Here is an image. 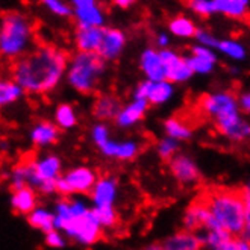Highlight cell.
<instances>
[{
  "label": "cell",
  "instance_id": "1",
  "mask_svg": "<svg viewBox=\"0 0 250 250\" xmlns=\"http://www.w3.org/2000/svg\"><path fill=\"white\" fill-rule=\"evenodd\" d=\"M68 53L52 44H41L9 61V71L26 93L42 94L56 86L67 68Z\"/></svg>",
  "mask_w": 250,
  "mask_h": 250
},
{
  "label": "cell",
  "instance_id": "2",
  "mask_svg": "<svg viewBox=\"0 0 250 250\" xmlns=\"http://www.w3.org/2000/svg\"><path fill=\"white\" fill-rule=\"evenodd\" d=\"M217 223L233 237H241L246 225L247 196L244 188L208 187L202 191Z\"/></svg>",
  "mask_w": 250,
  "mask_h": 250
},
{
  "label": "cell",
  "instance_id": "3",
  "mask_svg": "<svg viewBox=\"0 0 250 250\" xmlns=\"http://www.w3.org/2000/svg\"><path fill=\"white\" fill-rule=\"evenodd\" d=\"M32 35V27L20 12H3L2 34H0V47L2 53L9 61L17 60L26 53V47Z\"/></svg>",
  "mask_w": 250,
  "mask_h": 250
},
{
  "label": "cell",
  "instance_id": "4",
  "mask_svg": "<svg viewBox=\"0 0 250 250\" xmlns=\"http://www.w3.org/2000/svg\"><path fill=\"white\" fill-rule=\"evenodd\" d=\"M104 70L105 58L99 52H79L71 61L68 81L79 93L93 94Z\"/></svg>",
  "mask_w": 250,
  "mask_h": 250
},
{
  "label": "cell",
  "instance_id": "5",
  "mask_svg": "<svg viewBox=\"0 0 250 250\" xmlns=\"http://www.w3.org/2000/svg\"><path fill=\"white\" fill-rule=\"evenodd\" d=\"M100 222L97 220L94 211H85L81 215L71 217L62 225V229L71 235L73 238L83 244H93L102 238Z\"/></svg>",
  "mask_w": 250,
  "mask_h": 250
},
{
  "label": "cell",
  "instance_id": "6",
  "mask_svg": "<svg viewBox=\"0 0 250 250\" xmlns=\"http://www.w3.org/2000/svg\"><path fill=\"white\" fill-rule=\"evenodd\" d=\"M196 111L199 115L203 119H208V117H214L230 111V109H237V100L232 93H218V94H203L199 97L197 104H196Z\"/></svg>",
  "mask_w": 250,
  "mask_h": 250
},
{
  "label": "cell",
  "instance_id": "7",
  "mask_svg": "<svg viewBox=\"0 0 250 250\" xmlns=\"http://www.w3.org/2000/svg\"><path fill=\"white\" fill-rule=\"evenodd\" d=\"M161 58H163L166 71H167V81L170 82H184L191 75H193V68L188 64V60L178 56L176 53L170 50L161 52Z\"/></svg>",
  "mask_w": 250,
  "mask_h": 250
},
{
  "label": "cell",
  "instance_id": "8",
  "mask_svg": "<svg viewBox=\"0 0 250 250\" xmlns=\"http://www.w3.org/2000/svg\"><path fill=\"white\" fill-rule=\"evenodd\" d=\"M104 32L105 29L102 26L79 23L76 27V44L79 52H97Z\"/></svg>",
  "mask_w": 250,
  "mask_h": 250
},
{
  "label": "cell",
  "instance_id": "9",
  "mask_svg": "<svg viewBox=\"0 0 250 250\" xmlns=\"http://www.w3.org/2000/svg\"><path fill=\"white\" fill-rule=\"evenodd\" d=\"M125 46V35L117 31V29H105L104 38H102L99 53L105 58V60H114V58L122 52Z\"/></svg>",
  "mask_w": 250,
  "mask_h": 250
},
{
  "label": "cell",
  "instance_id": "10",
  "mask_svg": "<svg viewBox=\"0 0 250 250\" xmlns=\"http://www.w3.org/2000/svg\"><path fill=\"white\" fill-rule=\"evenodd\" d=\"M120 112H122V104L114 96H99L93 105V114L99 120L117 119Z\"/></svg>",
  "mask_w": 250,
  "mask_h": 250
},
{
  "label": "cell",
  "instance_id": "11",
  "mask_svg": "<svg viewBox=\"0 0 250 250\" xmlns=\"http://www.w3.org/2000/svg\"><path fill=\"white\" fill-rule=\"evenodd\" d=\"M141 67L152 81L167 79V71L163 58H161V53H156L153 50H146L141 56Z\"/></svg>",
  "mask_w": 250,
  "mask_h": 250
},
{
  "label": "cell",
  "instance_id": "12",
  "mask_svg": "<svg viewBox=\"0 0 250 250\" xmlns=\"http://www.w3.org/2000/svg\"><path fill=\"white\" fill-rule=\"evenodd\" d=\"M203 246V241L200 237H196L194 232L191 230H181L168 240L164 241V244L161 246L163 249L167 250H196Z\"/></svg>",
  "mask_w": 250,
  "mask_h": 250
},
{
  "label": "cell",
  "instance_id": "13",
  "mask_svg": "<svg viewBox=\"0 0 250 250\" xmlns=\"http://www.w3.org/2000/svg\"><path fill=\"white\" fill-rule=\"evenodd\" d=\"M68 182L73 193H90L91 188L96 185V176L88 168H75L64 176Z\"/></svg>",
  "mask_w": 250,
  "mask_h": 250
},
{
  "label": "cell",
  "instance_id": "14",
  "mask_svg": "<svg viewBox=\"0 0 250 250\" xmlns=\"http://www.w3.org/2000/svg\"><path fill=\"white\" fill-rule=\"evenodd\" d=\"M171 173L178 178L181 182H193L199 179V170L194 163L187 156L174 158L170 163Z\"/></svg>",
  "mask_w": 250,
  "mask_h": 250
},
{
  "label": "cell",
  "instance_id": "15",
  "mask_svg": "<svg viewBox=\"0 0 250 250\" xmlns=\"http://www.w3.org/2000/svg\"><path fill=\"white\" fill-rule=\"evenodd\" d=\"M214 5L218 12H223L232 19L250 23V12L246 3L237 2V0H214Z\"/></svg>",
  "mask_w": 250,
  "mask_h": 250
},
{
  "label": "cell",
  "instance_id": "16",
  "mask_svg": "<svg viewBox=\"0 0 250 250\" xmlns=\"http://www.w3.org/2000/svg\"><path fill=\"white\" fill-rule=\"evenodd\" d=\"M147 102H149L147 99H137L134 104H130L129 106L122 109V112L119 114V117H117V123L120 126H129V125H134L135 122H138L146 112Z\"/></svg>",
  "mask_w": 250,
  "mask_h": 250
},
{
  "label": "cell",
  "instance_id": "17",
  "mask_svg": "<svg viewBox=\"0 0 250 250\" xmlns=\"http://www.w3.org/2000/svg\"><path fill=\"white\" fill-rule=\"evenodd\" d=\"M35 207V194L29 187H23L17 191H14L12 196V208L19 214H29L32 212Z\"/></svg>",
  "mask_w": 250,
  "mask_h": 250
},
{
  "label": "cell",
  "instance_id": "18",
  "mask_svg": "<svg viewBox=\"0 0 250 250\" xmlns=\"http://www.w3.org/2000/svg\"><path fill=\"white\" fill-rule=\"evenodd\" d=\"M115 197V184L108 179H102L94 185L93 191V199L96 207H106V205H112Z\"/></svg>",
  "mask_w": 250,
  "mask_h": 250
},
{
  "label": "cell",
  "instance_id": "19",
  "mask_svg": "<svg viewBox=\"0 0 250 250\" xmlns=\"http://www.w3.org/2000/svg\"><path fill=\"white\" fill-rule=\"evenodd\" d=\"M104 150L105 155L108 156H115V158H120V159H130L134 158L138 152V146L135 143H112L108 141L105 146L100 147Z\"/></svg>",
  "mask_w": 250,
  "mask_h": 250
},
{
  "label": "cell",
  "instance_id": "20",
  "mask_svg": "<svg viewBox=\"0 0 250 250\" xmlns=\"http://www.w3.org/2000/svg\"><path fill=\"white\" fill-rule=\"evenodd\" d=\"M58 134H60V130H58L52 123H40L34 130H32V141L37 144V146H41V144H50V143H55L56 138H58Z\"/></svg>",
  "mask_w": 250,
  "mask_h": 250
},
{
  "label": "cell",
  "instance_id": "21",
  "mask_svg": "<svg viewBox=\"0 0 250 250\" xmlns=\"http://www.w3.org/2000/svg\"><path fill=\"white\" fill-rule=\"evenodd\" d=\"M27 222L31 226L38 228L46 233L56 228L55 226V217L52 214H49L47 211H42V209H35L32 212H29Z\"/></svg>",
  "mask_w": 250,
  "mask_h": 250
},
{
  "label": "cell",
  "instance_id": "22",
  "mask_svg": "<svg viewBox=\"0 0 250 250\" xmlns=\"http://www.w3.org/2000/svg\"><path fill=\"white\" fill-rule=\"evenodd\" d=\"M171 82L164 79V81H153V85H152V90H150V94L147 97V100L150 102L153 105H158V104H163L166 102L171 93H173V88L170 85Z\"/></svg>",
  "mask_w": 250,
  "mask_h": 250
},
{
  "label": "cell",
  "instance_id": "23",
  "mask_svg": "<svg viewBox=\"0 0 250 250\" xmlns=\"http://www.w3.org/2000/svg\"><path fill=\"white\" fill-rule=\"evenodd\" d=\"M37 173L41 181L56 179L58 173H60V159L56 156H49L47 159L41 161V163L37 164Z\"/></svg>",
  "mask_w": 250,
  "mask_h": 250
},
{
  "label": "cell",
  "instance_id": "24",
  "mask_svg": "<svg viewBox=\"0 0 250 250\" xmlns=\"http://www.w3.org/2000/svg\"><path fill=\"white\" fill-rule=\"evenodd\" d=\"M166 130H167V134H168L171 138L187 140V138L191 137V127H189L182 119H179L178 115H176L174 119L167 120V123H166Z\"/></svg>",
  "mask_w": 250,
  "mask_h": 250
},
{
  "label": "cell",
  "instance_id": "25",
  "mask_svg": "<svg viewBox=\"0 0 250 250\" xmlns=\"http://www.w3.org/2000/svg\"><path fill=\"white\" fill-rule=\"evenodd\" d=\"M76 16L79 19L81 23H86V24H94V26H100L104 23V19H102V14L99 11V8L94 5H85V6H78L76 8Z\"/></svg>",
  "mask_w": 250,
  "mask_h": 250
},
{
  "label": "cell",
  "instance_id": "26",
  "mask_svg": "<svg viewBox=\"0 0 250 250\" xmlns=\"http://www.w3.org/2000/svg\"><path fill=\"white\" fill-rule=\"evenodd\" d=\"M170 31L178 37H194L197 34V29L193 21L185 17H176L170 21Z\"/></svg>",
  "mask_w": 250,
  "mask_h": 250
},
{
  "label": "cell",
  "instance_id": "27",
  "mask_svg": "<svg viewBox=\"0 0 250 250\" xmlns=\"http://www.w3.org/2000/svg\"><path fill=\"white\" fill-rule=\"evenodd\" d=\"M21 91H23V88L16 81L2 82V85H0V102H2V105H6L14 100H17L21 96Z\"/></svg>",
  "mask_w": 250,
  "mask_h": 250
},
{
  "label": "cell",
  "instance_id": "28",
  "mask_svg": "<svg viewBox=\"0 0 250 250\" xmlns=\"http://www.w3.org/2000/svg\"><path fill=\"white\" fill-rule=\"evenodd\" d=\"M182 2L187 6H189L196 14L203 16V17H208V16H211L212 12L217 11L215 5H214V0H212V2H211V0H182Z\"/></svg>",
  "mask_w": 250,
  "mask_h": 250
},
{
  "label": "cell",
  "instance_id": "29",
  "mask_svg": "<svg viewBox=\"0 0 250 250\" xmlns=\"http://www.w3.org/2000/svg\"><path fill=\"white\" fill-rule=\"evenodd\" d=\"M93 211H94V214H96V217H97V220L100 222L102 226L111 228L117 223V215H115V211L112 209V205H106V207H96Z\"/></svg>",
  "mask_w": 250,
  "mask_h": 250
},
{
  "label": "cell",
  "instance_id": "30",
  "mask_svg": "<svg viewBox=\"0 0 250 250\" xmlns=\"http://www.w3.org/2000/svg\"><path fill=\"white\" fill-rule=\"evenodd\" d=\"M56 120H58V125L61 127H71L76 125V117H75V112H73L71 106L68 105H61L56 111Z\"/></svg>",
  "mask_w": 250,
  "mask_h": 250
},
{
  "label": "cell",
  "instance_id": "31",
  "mask_svg": "<svg viewBox=\"0 0 250 250\" xmlns=\"http://www.w3.org/2000/svg\"><path fill=\"white\" fill-rule=\"evenodd\" d=\"M218 49L228 53L229 56L235 58V60H243L244 58V49L240 46V44L233 42V41H220Z\"/></svg>",
  "mask_w": 250,
  "mask_h": 250
},
{
  "label": "cell",
  "instance_id": "32",
  "mask_svg": "<svg viewBox=\"0 0 250 250\" xmlns=\"http://www.w3.org/2000/svg\"><path fill=\"white\" fill-rule=\"evenodd\" d=\"M158 150H159L161 158L164 161H170L173 158V155L176 153V150H178V143L174 140H164L159 143Z\"/></svg>",
  "mask_w": 250,
  "mask_h": 250
},
{
  "label": "cell",
  "instance_id": "33",
  "mask_svg": "<svg viewBox=\"0 0 250 250\" xmlns=\"http://www.w3.org/2000/svg\"><path fill=\"white\" fill-rule=\"evenodd\" d=\"M188 64L193 68V71L196 73H209L212 70V64L211 61H207L203 60V58H199V56H194L193 58H188Z\"/></svg>",
  "mask_w": 250,
  "mask_h": 250
},
{
  "label": "cell",
  "instance_id": "34",
  "mask_svg": "<svg viewBox=\"0 0 250 250\" xmlns=\"http://www.w3.org/2000/svg\"><path fill=\"white\" fill-rule=\"evenodd\" d=\"M42 3L47 5V8L58 16H70V9L61 3V0H42Z\"/></svg>",
  "mask_w": 250,
  "mask_h": 250
},
{
  "label": "cell",
  "instance_id": "35",
  "mask_svg": "<svg viewBox=\"0 0 250 250\" xmlns=\"http://www.w3.org/2000/svg\"><path fill=\"white\" fill-rule=\"evenodd\" d=\"M93 138H94V141L102 147V146H105L109 140H108V130H106V127L105 126H102V125H99V126H96L94 129H93Z\"/></svg>",
  "mask_w": 250,
  "mask_h": 250
},
{
  "label": "cell",
  "instance_id": "36",
  "mask_svg": "<svg viewBox=\"0 0 250 250\" xmlns=\"http://www.w3.org/2000/svg\"><path fill=\"white\" fill-rule=\"evenodd\" d=\"M152 85H153V81H147V82H143L140 86H138V90L135 93V99H147L150 94V90H152Z\"/></svg>",
  "mask_w": 250,
  "mask_h": 250
},
{
  "label": "cell",
  "instance_id": "37",
  "mask_svg": "<svg viewBox=\"0 0 250 250\" xmlns=\"http://www.w3.org/2000/svg\"><path fill=\"white\" fill-rule=\"evenodd\" d=\"M197 38L200 40V42L203 44V46H209V47H218V42L220 41H217L214 37H211L209 34H207V32H203V31H197Z\"/></svg>",
  "mask_w": 250,
  "mask_h": 250
},
{
  "label": "cell",
  "instance_id": "38",
  "mask_svg": "<svg viewBox=\"0 0 250 250\" xmlns=\"http://www.w3.org/2000/svg\"><path fill=\"white\" fill-rule=\"evenodd\" d=\"M46 243H47L49 246H52V247H62V246H64L62 238L60 237V233L55 232V229H53V230H50V232H47Z\"/></svg>",
  "mask_w": 250,
  "mask_h": 250
},
{
  "label": "cell",
  "instance_id": "39",
  "mask_svg": "<svg viewBox=\"0 0 250 250\" xmlns=\"http://www.w3.org/2000/svg\"><path fill=\"white\" fill-rule=\"evenodd\" d=\"M193 55L194 56H199V58H203V60L211 61V62L215 61L214 53L209 49H207V47H193Z\"/></svg>",
  "mask_w": 250,
  "mask_h": 250
},
{
  "label": "cell",
  "instance_id": "40",
  "mask_svg": "<svg viewBox=\"0 0 250 250\" xmlns=\"http://www.w3.org/2000/svg\"><path fill=\"white\" fill-rule=\"evenodd\" d=\"M243 237L250 243V199H247V208H246V225L243 230Z\"/></svg>",
  "mask_w": 250,
  "mask_h": 250
},
{
  "label": "cell",
  "instance_id": "41",
  "mask_svg": "<svg viewBox=\"0 0 250 250\" xmlns=\"http://www.w3.org/2000/svg\"><path fill=\"white\" fill-rule=\"evenodd\" d=\"M240 106L243 108V111L250 112V94H243L240 97Z\"/></svg>",
  "mask_w": 250,
  "mask_h": 250
},
{
  "label": "cell",
  "instance_id": "42",
  "mask_svg": "<svg viewBox=\"0 0 250 250\" xmlns=\"http://www.w3.org/2000/svg\"><path fill=\"white\" fill-rule=\"evenodd\" d=\"M114 3H115L117 6H120V8L126 9V8H129L130 5H134V3H135V0H114Z\"/></svg>",
  "mask_w": 250,
  "mask_h": 250
},
{
  "label": "cell",
  "instance_id": "43",
  "mask_svg": "<svg viewBox=\"0 0 250 250\" xmlns=\"http://www.w3.org/2000/svg\"><path fill=\"white\" fill-rule=\"evenodd\" d=\"M73 3H75V6H85V5H94L96 0H73Z\"/></svg>",
  "mask_w": 250,
  "mask_h": 250
},
{
  "label": "cell",
  "instance_id": "44",
  "mask_svg": "<svg viewBox=\"0 0 250 250\" xmlns=\"http://www.w3.org/2000/svg\"><path fill=\"white\" fill-rule=\"evenodd\" d=\"M158 42H159V46H166V44H167V38H166L164 35H161Z\"/></svg>",
  "mask_w": 250,
  "mask_h": 250
},
{
  "label": "cell",
  "instance_id": "45",
  "mask_svg": "<svg viewBox=\"0 0 250 250\" xmlns=\"http://www.w3.org/2000/svg\"><path fill=\"white\" fill-rule=\"evenodd\" d=\"M244 191H246V196H247V199H250V184L244 188Z\"/></svg>",
  "mask_w": 250,
  "mask_h": 250
},
{
  "label": "cell",
  "instance_id": "46",
  "mask_svg": "<svg viewBox=\"0 0 250 250\" xmlns=\"http://www.w3.org/2000/svg\"><path fill=\"white\" fill-rule=\"evenodd\" d=\"M237 2H241V3H246V5H247V3H249V0H237Z\"/></svg>",
  "mask_w": 250,
  "mask_h": 250
}]
</instances>
